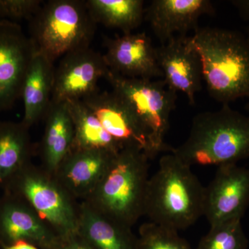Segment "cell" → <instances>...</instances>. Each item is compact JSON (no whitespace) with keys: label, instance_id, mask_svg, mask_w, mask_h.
Here are the masks:
<instances>
[{"label":"cell","instance_id":"18","mask_svg":"<svg viewBox=\"0 0 249 249\" xmlns=\"http://www.w3.org/2000/svg\"><path fill=\"white\" fill-rule=\"evenodd\" d=\"M77 234L92 249H137V236L124 225L80 203Z\"/></svg>","mask_w":249,"mask_h":249},{"label":"cell","instance_id":"15","mask_svg":"<svg viewBox=\"0 0 249 249\" xmlns=\"http://www.w3.org/2000/svg\"><path fill=\"white\" fill-rule=\"evenodd\" d=\"M117 153L96 149L72 148L55 177L77 200L90 196Z\"/></svg>","mask_w":249,"mask_h":249},{"label":"cell","instance_id":"5","mask_svg":"<svg viewBox=\"0 0 249 249\" xmlns=\"http://www.w3.org/2000/svg\"><path fill=\"white\" fill-rule=\"evenodd\" d=\"M96 24L85 1L51 0L30 19L29 37L36 53L54 63L67 53L89 48Z\"/></svg>","mask_w":249,"mask_h":249},{"label":"cell","instance_id":"7","mask_svg":"<svg viewBox=\"0 0 249 249\" xmlns=\"http://www.w3.org/2000/svg\"><path fill=\"white\" fill-rule=\"evenodd\" d=\"M105 78L142 121L150 137L154 157L161 152H173L165 137L170 114L176 107V91L168 88L163 80L124 78L109 70Z\"/></svg>","mask_w":249,"mask_h":249},{"label":"cell","instance_id":"12","mask_svg":"<svg viewBox=\"0 0 249 249\" xmlns=\"http://www.w3.org/2000/svg\"><path fill=\"white\" fill-rule=\"evenodd\" d=\"M60 237L27 201L9 192L0 196V246L20 241L41 249H55Z\"/></svg>","mask_w":249,"mask_h":249},{"label":"cell","instance_id":"30","mask_svg":"<svg viewBox=\"0 0 249 249\" xmlns=\"http://www.w3.org/2000/svg\"><path fill=\"white\" fill-rule=\"evenodd\" d=\"M0 196H1V195H0Z\"/></svg>","mask_w":249,"mask_h":249},{"label":"cell","instance_id":"6","mask_svg":"<svg viewBox=\"0 0 249 249\" xmlns=\"http://www.w3.org/2000/svg\"><path fill=\"white\" fill-rule=\"evenodd\" d=\"M3 191L9 192L27 201L60 238L77 233L80 203L55 175L42 167L31 163Z\"/></svg>","mask_w":249,"mask_h":249},{"label":"cell","instance_id":"22","mask_svg":"<svg viewBox=\"0 0 249 249\" xmlns=\"http://www.w3.org/2000/svg\"><path fill=\"white\" fill-rule=\"evenodd\" d=\"M87 8L96 24L131 34L143 19L142 0H87Z\"/></svg>","mask_w":249,"mask_h":249},{"label":"cell","instance_id":"4","mask_svg":"<svg viewBox=\"0 0 249 249\" xmlns=\"http://www.w3.org/2000/svg\"><path fill=\"white\" fill-rule=\"evenodd\" d=\"M149 160L138 147H123L83 201L101 213L132 228L144 214Z\"/></svg>","mask_w":249,"mask_h":249},{"label":"cell","instance_id":"29","mask_svg":"<svg viewBox=\"0 0 249 249\" xmlns=\"http://www.w3.org/2000/svg\"><path fill=\"white\" fill-rule=\"evenodd\" d=\"M248 37H249V29L248 31ZM246 109H247V111L249 113V103L246 106Z\"/></svg>","mask_w":249,"mask_h":249},{"label":"cell","instance_id":"13","mask_svg":"<svg viewBox=\"0 0 249 249\" xmlns=\"http://www.w3.org/2000/svg\"><path fill=\"white\" fill-rule=\"evenodd\" d=\"M157 63L168 88L186 95L192 106L201 89L202 63L192 37L178 36L156 47Z\"/></svg>","mask_w":249,"mask_h":249},{"label":"cell","instance_id":"28","mask_svg":"<svg viewBox=\"0 0 249 249\" xmlns=\"http://www.w3.org/2000/svg\"><path fill=\"white\" fill-rule=\"evenodd\" d=\"M2 249H41L36 246L29 243V242L20 241L14 245L10 246H4L1 247Z\"/></svg>","mask_w":249,"mask_h":249},{"label":"cell","instance_id":"9","mask_svg":"<svg viewBox=\"0 0 249 249\" xmlns=\"http://www.w3.org/2000/svg\"><path fill=\"white\" fill-rule=\"evenodd\" d=\"M35 53L30 38L18 23L0 19V111L9 110L21 97Z\"/></svg>","mask_w":249,"mask_h":249},{"label":"cell","instance_id":"24","mask_svg":"<svg viewBox=\"0 0 249 249\" xmlns=\"http://www.w3.org/2000/svg\"><path fill=\"white\" fill-rule=\"evenodd\" d=\"M137 249H193L178 231L152 222L139 228Z\"/></svg>","mask_w":249,"mask_h":249},{"label":"cell","instance_id":"19","mask_svg":"<svg viewBox=\"0 0 249 249\" xmlns=\"http://www.w3.org/2000/svg\"><path fill=\"white\" fill-rule=\"evenodd\" d=\"M54 73L53 62L36 52L28 69L21 93L24 103L22 122L29 128L44 119L50 106Z\"/></svg>","mask_w":249,"mask_h":249},{"label":"cell","instance_id":"2","mask_svg":"<svg viewBox=\"0 0 249 249\" xmlns=\"http://www.w3.org/2000/svg\"><path fill=\"white\" fill-rule=\"evenodd\" d=\"M211 97L222 105L249 98V37L222 28H198L192 36Z\"/></svg>","mask_w":249,"mask_h":249},{"label":"cell","instance_id":"16","mask_svg":"<svg viewBox=\"0 0 249 249\" xmlns=\"http://www.w3.org/2000/svg\"><path fill=\"white\" fill-rule=\"evenodd\" d=\"M209 0H154L146 11V19L161 45L174 37L186 36L198 29L201 16L214 14Z\"/></svg>","mask_w":249,"mask_h":249},{"label":"cell","instance_id":"26","mask_svg":"<svg viewBox=\"0 0 249 249\" xmlns=\"http://www.w3.org/2000/svg\"><path fill=\"white\" fill-rule=\"evenodd\" d=\"M55 249H92L78 234L60 238Z\"/></svg>","mask_w":249,"mask_h":249},{"label":"cell","instance_id":"1","mask_svg":"<svg viewBox=\"0 0 249 249\" xmlns=\"http://www.w3.org/2000/svg\"><path fill=\"white\" fill-rule=\"evenodd\" d=\"M204 191L191 166L172 152L162 156L149 178L143 216L161 227L184 230L203 216Z\"/></svg>","mask_w":249,"mask_h":249},{"label":"cell","instance_id":"8","mask_svg":"<svg viewBox=\"0 0 249 249\" xmlns=\"http://www.w3.org/2000/svg\"><path fill=\"white\" fill-rule=\"evenodd\" d=\"M249 206V169L237 163L218 166L205 187L204 211L210 226L240 219Z\"/></svg>","mask_w":249,"mask_h":249},{"label":"cell","instance_id":"23","mask_svg":"<svg viewBox=\"0 0 249 249\" xmlns=\"http://www.w3.org/2000/svg\"><path fill=\"white\" fill-rule=\"evenodd\" d=\"M249 240L242 220L228 221L211 226L194 249H248Z\"/></svg>","mask_w":249,"mask_h":249},{"label":"cell","instance_id":"27","mask_svg":"<svg viewBox=\"0 0 249 249\" xmlns=\"http://www.w3.org/2000/svg\"><path fill=\"white\" fill-rule=\"evenodd\" d=\"M230 2L235 6L244 20L249 21V0H232Z\"/></svg>","mask_w":249,"mask_h":249},{"label":"cell","instance_id":"3","mask_svg":"<svg viewBox=\"0 0 249 249\" xmlns=\"http://www.w3.org/2000/svg\"><path fill=\"white\" fill-rule=\"evenodd\" d=\"M172 153L190 166H219L246 160L249 157V115L229 105L198 114L188 139Z\"/></svg>","mask_w":249,"mask_h":249},{"label":"cell","instance_id":"17","mask_svg":"<svg viewBox=\"0 0 249 249\" xmlns=\"http://www.w3.org/2000/svg\"><path fill=\"white\" fill-rule=\"evenodd\" d=\"M44 119L45 127L41 142L40 166L54 175L73 148L74 142V126L67 101H51Z\"/></svg>","mask_w":249,"mask_h":249},{"label":"cell","instance_id":"11","mask_svg":"<svg viewBox=\"0 0 249 249\" xmlns=\"http://www.w3.org/2000/svg\"><path fill=\"white\" fill-rule=\"evenodd\" d=\"M82 101L108 133L123 146L138 147L150 160L155 158L146 129L133 109L119 95L113 91L98 90Z\"/></svg>","mask_w":249,"mask_h":249},{"label":"cell","instance_id":"20","mask_svg":"<svg viewBox=\"0 0 249 249\" xmlns=\"http://www.w3.org/2000/svg\"><path fill=\"white\" fill-rule=\"evenodd\" d=\"M29 127L21 122L0 121V189L26 166L34 152Z\"/></svg>","mask_w":249,"mask_h":249},{"label":"cell","instance_id":"14","mask_svg":"<svg viewBox=\"0 0 249 249\" xmlns=\"http://www.w3.org/2000/svg\"><path fill=\"white\" fill-rule=\"evenodd\" d=\"M103 57L109 71L124 78L152 80L162 77L156 47L145 33L109 39Z\"/></svg>","mask_w":249,"mask_h":249},{"label":"cell","instance_id":"21","mask_svg":"<svg viewBox=\"0 0 249 249\" xmlns=\"http://www.w3.org/2000/svg\"><path fill=\"white\" fill-rule=\"evenodd\" d=\"M74 126L73 148L96 149L117 153L124 147L108 133L82 101H67Z\"/></svg>","mask_w":249,"mask_h":249},{"label":"cell","instance_id":"25","mask_svg":"<svg viewBox=\"0 0 249 249\" xmlns=\"http://www.w3.org/2000/svg\"><path fill=\"white\" fill-rule=\"evenodd\" d=\"M40 0H0V19L16 22L30 19L43 4Z\"/></svg>","mask_w":249,"mask_h":249},{"label":"cell","instance_id":"10","mask_svg":"<svg viewBox=\"0 0 249 249\" xmlns=\"http://www.w3.org/2000/svg\"><path fill=\"white\" fill-rule=\"evenodd\" d=\"M108 70L103 55L89 47L67 53L55 68L52 101H83L98 91Z\"/></svg>","mask_w":249,"mask_h":249}]
</instances>
